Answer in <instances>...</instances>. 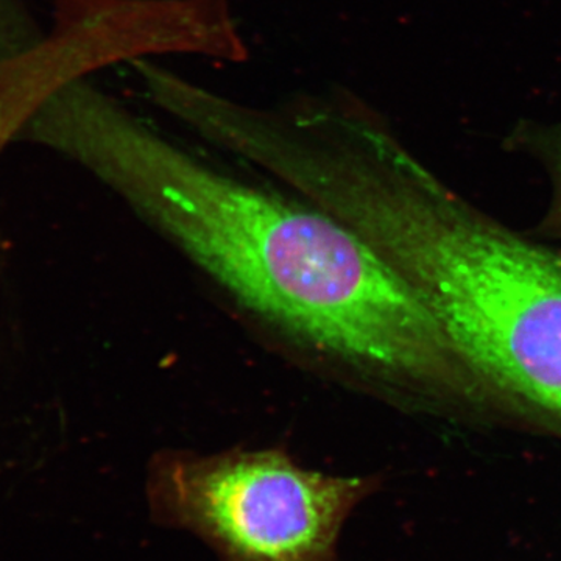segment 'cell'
<instances>
[{"label":"cell","instance_id":"cell-1","mask_svg":"<svg viewBox=\"0 0 561 561\" xmlns=\"http://www.w3.org/2000/svg\"><path fill=\"white\" fill-rule=\"evenodd\" d=\"M35 139L79 162L242 308L401 411L493 426L508 397L370 243L297 195L203 160L87 80Z\"/></svg>","mask_w":561,"mask_h":561},{"label":"cell","instance_id":"cell-2","mask_svg":"<svg viewBox=\"0 0 561 561\" xmlns=\"http://www.w3.org/2000/svg\"><path fill=\"white\" fill-rule=\"evenodd\" d=\"M313 202L408 280L535 431L561 437V250L483 213L391 131L341 151Z\"/></svg>","mask_w":561,"mask_h":561},{"label":"cell","instance_id":"cell-3","mask_svg":"<svg viewBox=\"0 0 561 561\" xmlns=\"http://www.w3.org/2000/svg\"><path fill=\"white\" fill-rule=\"evenodd\" d=\"M375 489V478L306 470L280 449L168 453L151 463L149 504L220 561H337L343 524Z\"/></svg>","mask_w":561,"mask_h":561},{"label":"cell","instance_id":"cell-4","mask_svg":"<svg viewBox=\"0 0 561 561\" xmlns=\"http://www.w3.org/2000/svg\"><path fill=\"white\" fill-rule=\"evenodd\" d=\"M505 142L508 149L527 154L548 173L552 187L551 202L534 234L538 239L561 242V122H519L512 128Z\"/></svg>","mask_w":561,"mask_h":561},{"label":"cell","instance_id":"cell-5","mask_svg":"<svg viewBox=\"0 0 561 561\" xmlns=\"http://www.w3.org/2000/svg\"><path fill=\"white\" fill-rule=\"evenodd\" d=\"M3 150V142H2V139H0V151Z\"/></svg>","mask_w":561,"mask_h":561}]
</instances>
